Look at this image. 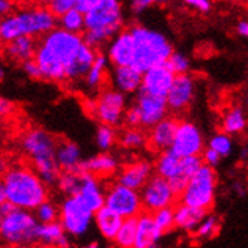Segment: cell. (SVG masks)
Masks as SVG:
<instances>
[{"label": "cell", "instance_id": "obj_5", "mask_svg": "<svg viewBox=\"0 0 248 248\" xmlns=\"http://www.w3.org/2000/svg\"><path fill=\"white\" fill-rule=\"evenodd\" d=\"M134 44L133 66L140 74L148 69L164 65L173 53L171 42L167 36L146 26H133L128 29Z\"/></svg>", "mask_w": 248, "mask_h": 248}, {"label": "cell", "instance_id": "obj_53", "mask_svg": "<svg viewBox=\"0 0 248 248\" xmlns=\"http://www.w3.org/2000/svg\"><path fill=\"white\" fill-rule=\"evenodd\" d=\"M17 208L16 206H12L9 202H5L2 206H0V215L2 217H5V215H8V214H11V212H14Z\"/></svg>", "mask_w": 248, "mask_h": 248}, {"label": "cell", "instance_id": "obj_7", "mask_svg": "<svg viewBox=\"0 0 248 248\" xmlns=\"http://www.w3.org/2000/svg\"><path fill=\"white\" fill-rule=\"evenodd\" d=\"M217 191V174L214 169L202 166L191 178L182 191L181 203L185 206L206 211L214 205Z\"/></svg>", "mask_w": 248, "mask_h": 248}, {"label": "cell", "instance_id": "obj_1", "mask_svg": "<svg viewBox=\"0 0 248 248\" xmlns=\"http://www.w3.org/2000/svg\"><path fill=\"white\" fill-rule=\"evenodd\" d=\"M81 35H74L56 27L44 35L36 46L33 61L41 77L50 81H63L83 46Z\"/></svg>", "mask_w": 248, "mask_h": 248}, {"label": "cell", "instance_id": "obj_18", "mask_svg": "<svg viewBox=\"0 0 248 248\" xmlns=\"http://www.w3.org/2000/svg\"><path fill=\"white\" fill-rule=\"evenodd\" d=\"M104 196L106 193L99 181L89 173H81L78 193L74 196L81 205L95 214L104 206Z\"/></svg>", "mask_w": 248, "mask_h": 248}, {"label": "cell", "instance_id": "obj_40", "mask_svg": "<svg viewBox=\"0 0 248 248\" xmlns=\"http://www.w3.org/2000/svg\"><path fill=\"white\" fill-rule=\"evenodd\" d=\"M95 140H96V146L99 148V151H103V152L110 151L116 141L114 128L107 126V125H99L95 134Z\"/></svg>", "mask_w": 248, "mask_h": 248}, {"label": "cell", "instance_id": "obj_6", "mask_svg": "<svg viewBox=\"0 0 248 248\" xmlns=\"http://www.w3.org/2000/svg\"><path fill=\"white\" fill-rule=\"evenodd\" d=\"M23 151L32 159L35 173L46 185L57 184L61 169L56 161L57 140L44 129H31L21 140Z\"/></svg>", "mask_w": 248, "mask_h": 248}, {"label": "cell", "instance_id": "obj_28", "mask_svg": "<svg viewBox=\"0 0 248 248\" xmlns=\"http://www.w3.org/2000/svg\"><path fill=\"white\" fill-rule=\"evenodd\" d=\"M36 241H41L46 245H56L59 248H69V239L59 221L50 224H38Z\"/></svg>", "mask_w": 248, "mask_h": 248}, {"label": "cell", "instance_id": "obj_46", "mask_svg": "<svg viewBox=\"0 0 248 248\" xmlns=\"http://www.w3.org/2000/svg\"><path fill=\"white\" fill-rule=\"evenodd\" d=\"M188 6H191L193 9L202 12V14H208L212 9V3L209 0H186L185 2Z\"/></svg>", "mask_w": 248, "mask_h": 248}, {"label": "cell", "instance_id": "obj_45", "mask_svg": "<svg viewBox=\"0 0 248 248\" xmlns=\"http://www.w3.org/2000/svg\"><path fill=\"white\" fill-rule=\"evenodd\" d=\"M200 158H202L203 166H208V167H211V169H215L218 164H220V161H221L220 155L215 154L214 151H211L209 148H208L205 152H203V156H200Z\"/></svg>", "mask_w": 248, "mask_h": 248}, {"label": "cell", "instance_id": "obj_52", "mask_svg": "<svg viewBox=\"0 0 248 248\" xmlns=\"http://www.w3.org/2000/svg\"><path fill=\"white\" fill-rule=\"evenodd\" d=\"M236 32L239 36L242 38H247L248 36V21L247 20H241L238 24H236Z\"/></svg>", "mask_w": 248, "mask_h": 248}, {"label": "cell", "instance_id": "obj_55", "mask_svg": "<svg viewBox=\"0 0 248 248\" xmlns=\"http://www.w3.org/2000/svg\"><path fill=\"white\" fill-rule=\"evenodd\" d=\"M8 171V163L3 156H0V178H3V174Z\"/></svg>", "mask_w": 248, "mask_h": 248}, {"label": "cell", "instance_id": "obj_39", "mask_svg": "<svg viewBox=\"0 0 248 248\" xmlns=\"http://www.w3.org/2000/svg\"><path fill=\"white\" fill-rule=\"evenodd\" d=\"M151 215H152V220H154L155 226L158 227V230L161 232L163 235L174 227V218H173V208L171 206L155 211Z\"/></svg>", "mask_w": 248, "mask_h": 248}, {"label": "cell", "instance_id": "obj_12", "mask_svg": "<svg viewBox=\"0 0 248 248\" xmlns=\"http://www.w3.org/2000/svg\"><path fill=\"white\" fill-rule=\"evenodd\" d=\"M139 194L141 200V208L148 214H152L164 208H170L174 203V200H176V196L170 189L169 182L161 176H158V174L151 176V179L144 184Z\"/></svg>", "mask_w": 248, "mask_h": 248}, {"label": "cell", "instance_id": "obj_57", "mask_svg": "<svg viewBox=\"0 0 248 248\" xmlns=\"http://www.w3.org/2000/svg\"><path fill=\"white\" fill-rule=\"evenodd\" d=\"M83 248H99V244L96 241H92V242H89L87 245H84Z\"/></svg>", "mask_w": 248, "mask_h": 248}, {"label": "cell", "instance_id": "obj_23", "mask_svg": "<svg viewBox=\"0 0 248 248\" xmlns=\"http://www.w3.org/2000/svg\"><path fill=\"white\" fill-rule=\"evenodd\" d=\"M178 124L179 122L174 118H164L161 122L152 126L148 137V143L151 144V148L159 152L169 151L173 143L174 134H176Z\"/></svg>", "mask_w": 248, "mask_h": 248}, {"label": "cell", "instance_id": "obj_3", "mask_svg": "<svg viewBox=\"0 0 248 248\" xmlns=\"http://www.w3.org/2000/svg\"><path fill=\"white\" fill-rule=\"evenodd\" d=\"M83 42L96 50L124 31V9L118 0H98L84 16Z\"/></svg>", "mask_w": 248, "mask_h": 248}, {"label": "cell", "instance_id": "obj_9", "mask_svg": "<svg viewBox=\"0 0 248 248\" xmlns=\"http://www.w3.org/2000/svg\"><path fill=\"white\" fill-rule=\"evenodd\" d=\"M203 166L200 156H178L170 149L164 151L158 155L155 170L158 176H161L166 181L171 179H189L193 174Z\"/></svg>", "mask_w": 248, "mask_h": 248}, {"label": "cell", "instance_id": "obj_15", "mask_svg": "<svg viewBox=\"0 0 248 248\" xmlns=\"http://www.w3.org/2000/svg\"><path fill=\"white\" fill-rule=\"evenodd\" d=\"M136 98V107L140 113V122L144 128H152L158 122H161L164 118H167V104L166 98L156 96L148 92L139 91Z\"/></svg>", "mask_w": 248, "mask_h": 248}, {"label": "cell", "instance_id": "obj_25", "mask_svg": "<svg viewBox=\"0 0 248 248\" xmlns=\"http://www.w3.org/2000/svg\"><path fill=\"white\" fill-rule=\"evenodd\" d=\"M36 46H38L36 39L29 38V36H20L6 44L5 54L14 62L24 63L27 61H32L35 57Z\"/></svg>", "mask_w": 248, "mask_h": 248}, {"label": "cell", "instance_id": "obj_37", "mask_svg": "<svg viewBox=\"0 0 248 248\" xmlns=\"http://www.w3.org/2000/svg\"><path fill=\"white\" fill-rule=\"evenodd\" d=\"M33 217L38 221V224H50V223L57 221V218H59V209H57V206L53 202L46 200L35 209Z\"/></svg>", "mask_w": 248, "mask_h": 248}, {"label": "cell", "instance_id": "obj_31", "mask_svg": "<svg viewBox=\"0 0 248 248\" xmlns=\"http://www.w3.org/2000/svg\"><path fill=\"white\" fill-rule=\"evenodd\" d=\"M247 126V118L242 107H232L223 118V133L227 136H236L244 133Z\"/></svg>", "mask_w": 248, "mask_h": 248}, {"label": "cell", "instance_id": "obj_60", "mask_svg": "<svg viewBox=\"0 0 248 248\" xmlns=\"http://www.w3.org/2000/svg\"><path fill=\"white\" fill-rule=\"evenodd\" d=\"M0 44H2V41H0Z\"/></svg>", "mask_w": 248, "mask_h": 248}, {"label": "cell", "instance_id": "obj_17", "mask_svg": "<svg viewBox=\"0 0 248 248\" xmlns=\"http://www.w3.org/2000/svg\"><path fill=\"white\" fill-rule=\"evenodd\" d=\"M174 77H176V76H174L173 72L169 69V66L166 63L154 66V68L148 69V71L141 74L140 91L166 98Z\"/></svg>", "mask_w": 248, "mask_h": 248}, {"label": "cell", "instance_id": "obj_2", "mask_svg": "<svg viewBox=\"0 0 248 248\" xmlns=\"http://www.w3.org/2000/svg\"><path fill=\"white\" fill-rule=\"evenodd\" d=\"M5 199L12 206L23 211H35L48 200V189L38 174L29 167L16 166L8 169L2 178Z\"/></svg>", "mask_w": 248, "mask_h": 248}, {"label": "cell", "instance_id": "obj_50", "mask_svg": "<svg viewBox=\"0 0 248 248\" xmlns=\"http://www.w3.org/2000/svg\"><path fill=\"white\" fill-rule=\"evenodd\" d=\"M14 111V103L3 96H0V118H5V116L11 114Z\"/></svg>", "mask_w": 248, "mask_h": 248}, {"label": "cell", "instance_id": "obj_26", "mask_svg": "<svg viewBox=\"0 0 248 248\" xmlns=\"http://www.w3.org/2000/svg\"><path fill=\"white\" fill-rule=\"evenodd\" d=\"M118 159L110 154H98L95 156H91L87 159L81 161V171L83 173H89L92 176H108V174L114 173L118 170Z\"/></svg>", "mask_w": 248, "mask_h": 248}, {"label": "cell", "instance_id": "obj_38", "mask_svg": "<svg viewBox=\"0 0 248 248\" xmlns=\"http://www.w3.org/2000/svg\"><path fill=\"white\" fill-rule=\"evenodd\" d=\"M209 149L220 155V158H226V156L232 155V152H233V140L230 136H227L224 133H218L211 137Z\"/></svg>", "mask_w": 248, "mask_h": 248}, {"label": "cell", "instance_id": "obj_47", "mask_svg": "<svg viewBox=\"0 0 248 248\" xmlns=\"http://www.w3.org/2000/svg\"><path fill=\"white\" fill-rule=\"evenodd\" d=\"M21 66H23V69H24L26 74H27L29 77H31V78H36V80L42 78V77H41V72H39V68H38V65L35 63L33 59H32V61H27V62H24V63H21Z\"/></svg>", "mask_w": 248, "mask_h": 248}, {"label": "cell", "instance_id": "obj_14", "mask_svg": "<svg viewBox=\"0 0 248 248\" xmlns=\"http://www.w3.org/2000/svg\"><path fill=\"white\" fill-rule=\"evenodd\" d=\"M203 136L199 126L193 122H179L174 134L173 143L170 146V151L176 154L178 156L186 158V156H200L203 152Z\"/></svg>", "mask_w": 248, "mask_h": 248}, {"label": "cell", "instance_id": "obj_35", "mask_svg": "<svg viewBox=\"0 0 248 248\" xmlns=\"http://www.w3.org/2000/svg\"><path fill=\"white\" fill-rule=\"evenodd\" d=\"M121 144L126 149H140L148 144V137L140 128H126L121 134Z\"/></svg>", "mask_w": 248, "mask_h": 248}, {"label": "cell", "instance_id": "obj_13", "mask_svg": "<svg viewBox=\"0 0 248 248\" xmlns=\"http://www.w3.org/2000/svg\"><path fill=\"white\" fill-rule=\"evenodd\" d=\"M126 110V96L121 92L108 89L103 92L95 104V118L101 122V125L118 126L124 121V114Z\"/></svg>", "mask_w": 248, "mask_h": 248}, {"label": "cell", "instance_id": "obj_10", "mask_svg": "<svg viewBox=\"0 0 248 248\" xmlns=\"http://www.w3.org/2000/svg\"><path fill=\"white\" fill-rule=\"evenodd\" d=\"M59 223L62 224L65 233L80 238L91 230L93 223V214L84 208L76 197H66L59 209Z\"/></svg>", "mask_w": 248, "mask_h": 248}, {"label": "cell", "instance_id": "obj_22", "mask_svg": "<svg viewBox=\"0 0 248 248\" xmlns=\"http://www.w3.org/2000/svg\"><path fill=\"white\" fill-rule=\"evenodd\" d=\"M56 161L62 173H83L81 171V151L78 144L72 141H57Z\"/></svg>", "mask_w": 248, "mask_h": 248}, {"label": "cell", "instance_id": "obj_36", "mask_svg": "<svg viewBox=\"0 0 248 248\" xmlns=\"http://www.w3.org/2000/svg\"><path fill=\"white\" fill-rule=\"evenodd\" d=\"M80 176L81 173H61L56 185L66 197H74L80 188Z\"/></svg>", "mask_w": 248, "mask_h": 248}, {"label": "cell", "instance_id": "obj_49", "mask_svg": "<svg viewBox=\"0 0 248 248\" xmlns=\"http://www.w3.org/2000/svg\"><path fill=\"white\" fill-rule=\"evenodd\" d=\"M96 2L98 0H76L74 9L78 11L80 14H83V16H86V14L96 5Z\"/></svg>", "mask_w": 248, "mask_h": 248}, {"label": "cell", "instance_id": "obj_32", "mask_svg": "<svg viewBox=\"0 0 248 248\" xmlns=\"http://www.w3.org/2000/svg\"><path fill=\"white\" fill-rule=\"evenodd\" d=\"M108 68V59L104 54H96V59L91 69L87 71V74L84 76V84L86 87H89L92 91H96L101 86V83L104 81V76Z\"/></svg>", "mask_w": 248, "mask_h": 248}, {"label": "cell", "instance_id": "obj_44", "mask_svg": "<svg viewBox=\"0 0 248 248\" xmlns=\"http://www.w3.org/2000/svg\"><path fill=\"white\" fill-rule=\"evenodd\" d=\"M124 121L126 122L128 128H140V126H141V122H140V113H139V110H137L136 106H131L129 108L125 110Z\"/></svg>", "mask_w": 248, "mask_h": 248}, {"label": "cell", "instance_id": "obj_27", "mask_svg": "<svg viewBox=\"0 0 248 248\" xmlns=\"http://www.w3.org/2000/svg\"><path fill=\"white\" fill-rule=\"evenodd\" d=\"M206 215H208L206 211L189 208V206L182 205V203L173 209L174 226L185 232H196V229L199 227V224L203 221V218Z\"/></svg>", "mask_w": 248, "mask_h": 248}, {"label": "cell", "instance_id": "obj_56", "mask_svg": "<svg viewBox=\"0 0 248 248\" xmlns=\"http://www.w3.org/2000/svg\"><path fill=\"white\" fill-rule=\"evenodd\" d=\"M6 202L5 199V191H3V185H2V181H0V206L3 205V203Z\"/></svg>", "mask_w": 248, "mask_h": 248}, {"label": "cell", "instance_id": "obj_20", "mask_svg": "<svg viewBox=\"0 0 248 248\" xmlns=\"http://www.w3.org/2000/svg\"><path fill=\"white\" fill-rule=\"evenodd\" d=\"M152 164L146 159H139V161H134L128 164L119 174L118 178V184L134 189V191H140V189L144 186V184L148 182L152 176Z\"/></svg>", "mask_w": 248, "mask_h": 248}, {"label": "cell", "instance_id": "obj_51", "mask_svg": "<svg viewBox=\"0 0 248 248\" xmlns=\"http://www.w3.org/2000/svg\"><path fill=\"white\" fill-rule=\"evenodd\" d=\"M12 11H14V6L11 2H8V0H0V20L9 16Z\"/></svg>", "mask_w": 248, "mask_h": 248}, {"label": "cell", "instance_id": "obj_33", "mask_svg": "<svg viewBox=\"0 0 248 248\" xmlns=\"http://www.w3.org/2000/svg\"><path fill=\"white\" fill-rule=\"evenodd\" d=\"M136 227H137V218H126V220H124L113 239L116 245L119 248H133L134 238H136Z\"/></svg>", "mask_w": 248, "mask_h": 248}, {"label": "cell", "instance_id": "obj_11", "mask_svg": "<svg viewBox=\"0 0 248 248\" xmlns=\"http://www.w3.org/2000/svg\"><path fill=\"white\" fill-rule=\"evenodd\" d=\"M104 206L116 215H119L122 220L137 218L143 212L139 191L129 189L118 182L107 189L104 196Z\"/></svg>", "mask_w": 248, "mask_h": 248}, {"label": "cell", "instance_id": "obj_21", "mask_svg": "<svg viewBox=\"0 0 248 248\" xmlns=\"http://www.w3.org/2000/svg\"><path fill=\"white\" fill-rule=\"evenodd\" d=\"M163 233L155 226L152 215L148 212H141L137 217L136 238L133 248H158Z\"/></svg>", "mask_w": 248, "mask_h": 248}, {"label": "cell", "instance_id": "obj_8", "mask_svg": "<svg viewBox=\"0 0 248 248\" xmlns=\"http://www.w3.org/2000/svg\"><path fill=\"white\" fill-rule=\"evenodd\" d=\"M38 221L32 212L16 209L2 217L0 238L11 245H29L36 242Z\"/></svg>", "mask_w": 248, "mask_h": 248}, {"label": "cell", "instance_id": "obj_42", "mask_svg": "<svg viewBox=\"0 0 248 248\" xmlns=\"http://www.w3.org/2000/svg\"><path fill=\"white\" fill-rule=\"evenodd\" d=\"M217 230H218V218L215 215H206L194 233L202 239H208L215 235Z\"/></svg>", "mask_w": 248, "mask_h": 248}, {"label": "cell", "instance_id": "obj_48", "mask_svg": "<svg viewBox=\"0 0 248 248\" xmlns=\"http://www.w3.org/2000/svg\"><path fill=\"white\" fill-rule=\"evenodd\" d=\"M154 2L152 0H134V2H131V11H133L136 16H140L143 14L146 9H149V6H152Z\"/></svg>", "mask_w": 248, "mask_h": 248}, {"label": "cell", "instance_id": "obj_16", "mask_svg": "<svg viewBox=\"0 0 248 248\" xmlns=\"http://www.w3.org/2000/svg\"><path fill=\"white\" fill-rule=\"evenodd\" d=\"M196 95V81L194 78L185 74V76H176L170 86V89L166 95V104L167 108L174 111V113H181L185 110Z\"/></svg>", "mask_w": 248, "mask_h": 248}, {"label": "cell", "instance_id": "obj_43", "mask_svg": "<svg viewBox=\"0 0 248 248\" xmlns=\"http://www.w3.org/2000/svg\"><path fill=\"white\" fill-rule=\"evenodd\" d=\"M74 3L76 0H53V2L48 3L47 9L53 14V17L57 20L62 16H65L66 12H69L71 9H74Z\"/></svg>", "mask_w": 248, "mask_h": 248}, {"label": "cell", "instance_id": "obj_30", "mask_svg": "<svg viewBox=\"0 0 248 248\" xmlns=\"http://www.w3.org/2000/svg\"><path fill=\"white\" fill-rule=\"evenodd\" d=\"M96 50L86 46L83 44L76 61L72 62L68 74H66V80H80V78H84V76L87 74V71L91 69V66L93 65L95 59H96Z\"/></svg>", "mask_w": 248, "mask_h": 248}, {"label": "cell", "instance_id": "obj_4", "mask_svg": "<svg viewBox=\"0 0 248 248\" xmlns=\"http://www.w3.org/2000/svg\"><path fill=\"white\" fill-rule=\"evenodd\" d=\"M57 20L44 6L24 8L12 11L9 16L0 20V41L8 44L20 36L38 38L56 29Z\"/></svg>", "mask_w": 248, "mask_h": 248}, {"label": "cell", "instance_id": "obj_24", "mask_svg": "<svg viewBox=\"0 0 248 248\" xmlns=\"http://www.w3.org/2000/svg\"><path fill=\"white\" fill-rule=\"evenodd\" d=\"M111 80L114 84V91L122 95L137 93L141 87V74L133 66H119L111 72Z\"/></svg>", "mask_w": 248, "mask_h": 248}, {"label": "cell", "instance_id": "obj_34", "mask_svg": "<svg viewBox=\"0 0 248 248\" xmlns=\"http://www.w3.org/2000/svg\"><path fill=\"white\" fill-rule=\"evenodd\" d=\"M57 21H59V26H61L59 29H62L65 32L80 35L84 31V16L76 9H71L65 16L57 18Z\"/></svg>", "mask_w": 248, "mask_h": 248}, {"label": "cell", "instance_id": "obj_58", "mask_svg": "<svg viewBox=\"0 0 248 248\" xmlns=\"http://www.w3.org/2000/svg\"><path fill=\"white\" fill-rule=\"evenodd\" d=\"M3 77H5V69H3L2 63H0V81L3 80Z\"/></svg>", "mask_w": 248, "mask_h": 248}, {"label": "cell", "instance_id": "obj_19", "mask_svg": "<svg viewBox=\"0 0 248 248\" xmlns=\"http://www.w3.org/2000/svg\"><path fill=\"white\" fill-rule=\"evenodd\" d=\"M107 59L114 65V68L119 66H131L134 57V44L131 38L129 31H122L116 35L107 47Z\"/></svg>", "mask_w": 248, "mask_h": 248}, {"label": "cell", "instance_id": "obj_29", "mask_svg": "<svg viewBox=\"0 0 248 248\" xmlns=\"http://www.w3.org/2000/svg\"><path fill=\"white\" fill-rule=\"evenodd\" d=\"M122 218L119 215H116L106 206H103L99 211L93 214V223L96 224L99 233L103 235L106 239L113 241L116 233H118L121 224H122Z\"/></svg>", "mask_w": 248, "mask_h": 248}, {"label": "cell", "instance_id": "obj_59", "mask_svg": "<svg viewBox=\"0 0 248 248\" xmlns=\"http://www.w3.org/2000/svg\"><path fill=\"white\" fill-rule=\"evenodd\" d=\"M0 223H2V215H0Z\"/></svg>", "mask_w": 248, "mask_h": 248}, {"label": "cell", "instance_id": "obj_41", "mask_svg": "<svg viewBox=\"0 0 248 248\" xmlns=\"http://www.w3.org/2000/svg\"><path fill=\"white\" fill-rule=\"evenodd\" d=\"M166 65L174 76H185L189 72V59L184 53L179 51H173Z\"/></svg>", "mask_w": 248, "mask_h": 248}, {"label": "cell", "instance_id": "obj_54", "mask_svg": "<svg viewBox=\"0 0 248 248\" xmlns=\"http://www.w3.org/2000/svg\"><path fill=\"white\" fill-rule=\"evenodd\" d=\"M232 186H233V189H235V193L238 196H244L245 194V186H244V184L241 181H235Z\"/></svg>", "mask_w": 248, "mask_h": 248}]
</instances>
